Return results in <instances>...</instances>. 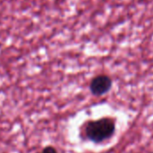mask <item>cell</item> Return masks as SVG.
<instances>
[{
	"label": "cell",
	"instance_id": "cell-4",
	"mask_svg": "<svg viewBox=\"0 0 153 153\" xmlns=\"http://www.w3.org/2000/svg\"><path fill=\"white\" fill-rule=\"evenodd\" d=\"M150 153H153V152H150Z\"/></svg>",
	"mask_w": 153,
	"mask_h": 153
},
{
	"label": "cell",
	"instance_id": "cell-2",
	"mask_svg": "<svg viewBox=\"0 0 153 153\" xmlns=\"http://www.w3.org/2000/svg\"><path fill=\"white\" fill-rule=\"evenodd\" d=\"M112 87V79L106 75H98L90 83L89 88L94 96L100 97L106 94Z\"/></svg>",
	"mask_w": 153,
	"mask_h": 153
},
{
	"label": "cell",
	"instance_id": "cell-1",
	"mask_svg": "<svg viewBox=\"0 0 153 153\" xmlns=\"http://www.w3.org/2000/svg\"><path fill=\"white\" fill-rule=\"evenodd\" d=\"M114 132L115 122L109 117L90 121L85 127V134L87 138L95 143H100L110 139Z\"/></svg>",
	"mask_w": 153,
	"mask_h": 153
},
{
	"label": "cell",
	"instance_id": "cell-3",
	"mask_svg": "<svg viewBox=\"0 0 153 153\" xmlns=\"http://www.w3.org/2000/svg\"><path fill=\"white\" fill-rule=\"evenodd\" d=\"M42 153H59L53 146H46L42 150Z\"/></svg>",
	"mask_w": 153,
	"mask_h": 153
}]
</instances>
